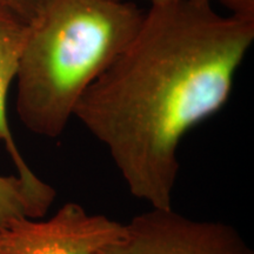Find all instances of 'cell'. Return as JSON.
I'll return each instance as SVG.
<instances>
[{
    "instance_id": "6da1fadb",
    "label": "cell",
    "mask_w": 254,
    "mask_h": 254,
    "mask_svg": "<svg viewBox=\"0 0 254 254\" xmlns=\"http://www.w3.org/2000/svg\"><path fill=\"white\" fill-rule=\"evenodd\" d=\"M254 41V19L207 0L150 5L122 55L82 94L73 118L109 152L135 199L172 208L185 134L227 103Z\"/></svg>"
},
{
    "instance_id": "7a4b0ae2",
    "label": "cell",
    "mask_w": 254,
    "mask_h": 254,
    "mask_svg": "<svg viewBox=\"0 0 254 254\" xmlns=\"http://www.w3.org/2000/svg\"><path fill=\"white\" fill-rule=\"evenodd\" d=\"M144 11L129 0H47L28 24L17 114L28 131L58 138L88 87L122 55Z\"/></svg>"
},
{
    "instance_id": "3957f363",
    "label": "cell",
    "mask_w": 254,
    "mask_h": 254,
    "mask_svg": "<svg viewBox=\"0 0 254 254\" xmlns=\"http://www.w3.org/2000/svg\"><path fill=\"white\" fill-rule=\"evenodd\" d=\"M119 240L101 254H254L232 225L152 208L124 224Z\"/></svg>"
},
{
    "instance_id": "277c9868",
    "label": "cell",
    "mask_w": 254,
    "mask_h": 254,
    "mask_svg": "<svg viewBox=\"0 0 254 254\" xmlns=\"http://www.w3.org/2000/svg\"><path fill=\"white\" fill-rule=\"evenodd\" d=\"M124 227L67 202L47 220L20 218L0 230V254H101L122 238Z\"/></svg>"
},
{
    "instance_id": "5b68a950",
    "label": "cell",
    "mask_w": 254,
    "mask_h": 254,
    "mask_svg": "<svg viewBox=\"0 0 254 254\" xmlns=\"http://www.w3.org/2000/svg\"><path fill=\"white\" fill-rule=\"evenodd\" d=\"M27 32L28 25L0 4V144H4L39 219L45 217L55 202L56 190L41 180L25 161L12 135L7 118L8 92L17 79Z\"/></svg>"
},
{
    "instance_id": "8992f818",
    "label": "cell",
    "mask_w": 254,
    "mask_h": 254,
    "mask_svg": "<svg viewBox=\"0 0 254 254\" xmlns=\"http://www.w3.org/2000/svg\"><path fill=\"white\" fill-rule=\"evenodd\" d=\"M20 218L37 219L30 195L18 177L0 174V230Z\"/></svg>"
},
{
    "instance_id": "52a82bcc",
    "label": "cell",
    "mask_w": 254,
    "mask_h": 254,
    "mask_svg": "<svg viewBox=\"0 0 254 254\" xmlns=\"http://www.w3.org/2000/svg\"><path fill=\"white\" fill-rule=\"evenodd\" d=\"M46 2L47 0H0V4L27 25L36 19Z\"/></svg>"
},
{
    "instance_id": "ba28073f",
    "label": "cell",
    "mask_w": 254,
    "mask_h": 254,
    "mask_svg": "<svg viewBox=\"0 0 254 254\" xmlns=\"http://www.w3.org/2000/svg\"><path fill=\"white\" fill-rule=\"evenodd\" d=\"M212 2V0H207ZM225 6L231 15L239 18L254 19V0H215Z\"/></svg>"
},
{
    "instance_id": "9c48e42d",
    "label": "cell",
    "mask_w": 254,
    "mask_h": 254,
    "mask_svg": "<svg viewBox=\"0 0 254 254\" xmlns=\"http://www.w3.org/2000/svg\"><path fill=\"white\" fill-rule=\"evenodd\" d=\"M146 1L150 2V5H158V4H164V2L172 1V0H146Z\"/></svg>"
}]
</instances>
